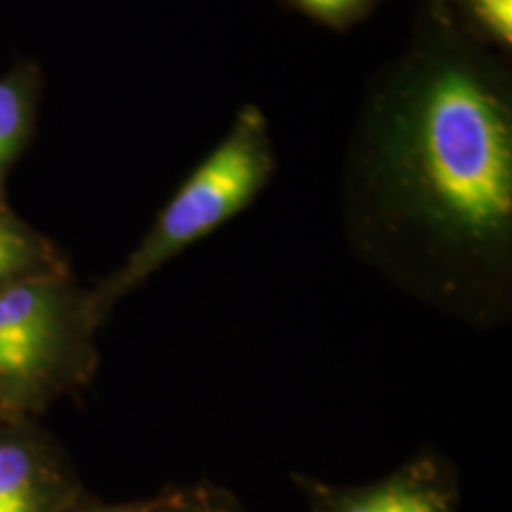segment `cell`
<instances>
[{"label":"cell","mask_w":512,"mask_h":512,"mask_svg":"<svg viewBox=\"0 0 512 512\" xmlns=\"http://www.w3.org/2000/svg\"><path fill=\"white\" fill-rule=\"evenodd\" d=\"M31 83L22 76L0 79V174L15 162L31 126Z\"/></svg>","instance_id":"obj_6"},{"label":"cell","mask_w":512,"mask_h":512,"mask_svg":"<svg viewBox=\"0 0 512 512\" xmlns=\"http://www.w3.org/2000/svg\"><path fill=\"white\" fill-rule=\"evenodd\" d=\"M275 169L278 159L266 114L259 105H245L226 138L178 185L138 247L100 287L93 297L98 309L105 313L190 245L245 211L271 183Z\"/></svg>","instance_id":"obj_2"},{"label":"cell","mask_w":512,"mask_h":512,"mask_svg":"<svg viewBox=\"0 0 512 512\" xmlns=\"http://www.w3.org/2000/svg\"><path fill=\"white\" fill-rule=\"evenodd\" d=\"M41 259L43 249L38 240L0 207V287L38 273L36 266Z\"/></svg>","instance_id":"obj_7"},{"label":"cell","mask_w":512,"mask_h":512,"mask_svg":"<svg viewBox=\"0 0 512 512\" xmlns=\"http://www.w3.org/2000/svg\"><path fill=\"white\" fill-rule=\"evenodd\" d=\"M105 316L43 271L0 287V406L27 408L86 373L88 335Z\"/></svg>","instance_id":"obj_3"},{"label":"cell","mask_w":512,"mask_h":512,"mask_svg":"<svg viewBox=\"0 0 512 512\" xmlns=\"http://www.w3.org/2000/svg\"><path fill=\"white\" fill-rule=\"evenodd\" d=\"M306 512H458V467L437 451H420L375 482L339 486L294 475Z\"/></svg>","instance_id":"obj_4"},{"label":"cell","mask_w":512,"mask_h":512,"mask_svg":"<svg viewBox=\"0 0 512 512\" xmlns=\"http://www.w3.org/2000/svg\"><path fill=\"white\" fill-rule=\"evenodd\" d=\"M294 10L332 29H349L363 19L375 0H287Z\"/></svg>","instance_id":"obj_9"},{"label":"cell","mask_w":512,"mask_h":512,"mask_svg":"<svg viewBox=\"0 0 512 512\" xmlns=\"http://www.w3.org/2000/svg\"><path fill=\"white\" fill-rule=\"evenodd\" d=\"M183 484L166 486L152 498L131 503H72L64 512H181Z\"/></svg>","instance_id":"obj_10"},{"label":"cell","mask_w":512,"mask_h":512,"mask_svg":"<svg viewBox=\"0 0 512 512\" xmlns=\"http://www.w3.org/2000/svg\"><path fill=\"white\" fill-rule=\"evenodd\" d=\"M181 512H249L238 498L230 494L228 489L197 482V484H183V503Z\"/></svg>","instance_id":"obj_11"},{"label":"cell","mask_w":512,"mask_h":512,"mask_svg":"<svg viewBox=\"0 0 512 512\" xmlns=\"http://www.w3.org/2000/svg\"><path fill=\"white\" fill-rule=\"evenodd\" d=\"M472 22V34L498 50L512 48V0H460Z\"/></svg>","instance_id":"obj_8"},{"label":"cell","mask_w":512,"mask_h":512,"mask_svg":"<svg viewBox=\"0 0 512 512\" xmlns=\"http://www.w3.org/2000/svg\"><path fill=\"white\" fill-rule=\"evenodd\" d=\"M344 228L389 283L465 323L512 302V74L489 43L434 17L377 69L354 121Z\"/></svg>","instance_id":"obj_1"},{"label":"cell","mask_w":512,"mask_h":512,"mask_svg":"<svg viewBox=\"0 0 512 512\" xmlns=\"http://www.w3.org/2000/svg\"><path fill=\"white\" fill-rule=\"evenodd\" d=\"M69 491L29 439L0 437V512H64Z\"/></svg>","instance_id":"obj_5"}]
</instances>
